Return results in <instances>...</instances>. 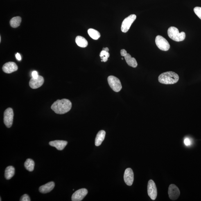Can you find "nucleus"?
Segmentation results:
<instances>
[{
  "instance_id": "obj_4",
  "label": "nucleus",
  "mask_w": 201,
  "mask_h": 201,
  "mask_svg": "<svg viewBox=\"0 0 201 201\" xmlns=\"http://www.w3.org/2000/svg\"><path fill=\"white\" fill-rule=\"evenodd\" d=\"M107 80L109 86L115 92H118L121 91L122 85L119 79L115 76H110Z\"/></svg>"
},
{
  "instance_id": "obj_26",
  "label": "nucleus",
  "mask_w": 201,
  "mask_h": 201,
  "mask_svg": "<svg viewBox=\"0 0 201 201\" xmlns=\"http://www.w3.org/2000/svg\"><path fill=\"white\" fill-rule=\"evenodd\" d=\"M184 143L186 146H190L191 144V142L189 138L186 137L184 140Z\"/></svg>"
},
{
  "instance_id": "obj_19",
  "label": "nucleus",
  "mask_w": 201,
  "mask_h": 201,
  "mask_svg": "<svg viewBox=\"0 0 201 201\" xmlns=\"http://www.w3.org/2000/svg\"><path fill=\"white\" fill-rule=\"evenodd\" d=\"M75 42L77 45L82 48L87 47L88 44V42L86 39L80 36H78L76 38Z\"/></svg>"
},
{
  "instance_id": "obj_12",
  "label": "nucleus",
  "mask_w": 201,
  "mask_h": 201,
  "mask_svg": "<svg viewBox=\"0 0 201 201\" xmlns=\"http://www.w3.org/2000/svg\"><path fill=\"white\" fill-rule=\"evenodd\" d=\"M44 82V78L42 76L39 75L38 78L37 79L31 78L29 82V85L32 89H37L41 87Z\"/></svg>"
},
{
  "instance_id": "obj_18",
  "label": "nucleus",
  "mask_w": 201,
  "mask_h": 201,
  "mask_svg": "<svg viewBox=\"0 0 201 201\" xmlns=\"http://www.w3.org/2000/svg\"><path fill=\"white\" fill-rule=\"evenodd\" d=\"M15 168L13 166L7 167L5 170V177L7 179H10L15 174Z\"/></svg>"
},
{
  "instance_id": "obj_7",
  "label": "nucleus",
  "mask_w": 201,
  "mask_h": 201,
  "mask_svg": "<svg viewBox=\"0 0 201 201\" xmlns=\"http://www.w3.org/2000/svg\"><path fill=\"white\" fill-rule=\"evenodd\" d=\"M136 18V16L132 14L125 18L122 23L121 30L123 33H126L129 31L131 26Z\"/></svg>"
},
{
  "instance_id": "obj_6",
  "label": "nucleus",
  "mask_w": 201,
  "mask_h": 201,
  "mask_svg": "<svg viewBox=\"0 0 201 201\" xmlns=\"http://www.w3.org/2000/svg\"><path fill=\"white\" fill-rule=\"evenodd\" d=\"M155 43L158 48L162 51H167L170 49L169 43L167 40L162 36L158 35L156 37Z\"/></svg>"
},
{
  "instance_id": "obj_13",
  "label": "nucleus",
  "mask_w": 201,
  "mask_h": 201,
  "mask_svg": "<svg viewBox=\"0 0 201 201\" xmlns=\"http://www.w3.org/2000/svg\"><path fill=\"white\" fill-rule=\"evenodd\" d=\"M18 66L15 63L8 62L5 64L3 66L2 70L4 72L10 73L17 71Z\"/></svg>"
},
{
  "instance_id": "obj_33",
  "label": "nucleus",
  "mask_w": 201,
  "mask_h": 201,
  "mask_svg": "<svg viewBox=\"0 0 201 201\" xmlns=\"http://www.w3.org/2000/svg\"><path fill=\"white\" fill-rule=\"evenodd\" d=\"M1 200H1H1H0V201H1Z\"/></svg>"
},
{
  "instance_id": "obj_5",
  "label": "nucleus",
  "mask_w": 201,
  "mask_h": 201,
  "mask_svg": "<svg viewBox=\"0 0 201 201\" xmlns=\"http://www.w3.org/2000/svg\"><path fill=\"white\" fill-rule=\"evenodd\" d=\"M14 112L11 108H9L5 110L4 113V123L8 128H10L13 124L14 119Z\"/></svg>"
},
{
  "instance_id": "obj_24",
  "label": "nucleus",
  "mask_w": 201,
  "mask_h": 201,
  "mask_svg": "<svg viewBox=\"0 0 201 201\" xmlns=\"http://www.w3.org/2000/svg\"><path fill=\"white\" fill-rule=\"evenodd\" d=\"M21 201H31V199H30L29 196L25 194L23 195L22 197H21L20 200Z\"/></svg>"
},
{
  "instance_id": "obj_9",
  "label": "nucleus",
  "mask_w": 201,
  "mask_h": 201,
  "mask_svg": "<svg viewBox=\"0 0 201 201\" xmlns=\"http://www.w3.org/2000/svg\"><path fill=\"white\" fill-rule=\"evenodd\" d=\"M168 193L170 198L173 200H177L180 195L178 188L173 184H170L169 187Z\"/></svg>"
},
{
  "instance_id": "obj_30",
  "label": "nucleus",
  "mask_w": 201,
  "mask_h": 201,
  "mask_svg": "<svg viewBox=\"0 0 201 201\" xmlns=\"http://www.w3.org/2000/svg\"><path fill=\"white\" fill-rule=\"evenodd\" d=\"M16 57L18 60L20 61L21 60V55L18 53H17L16 55Z\"/></svg>"
},
{
  "instance_id": "obj_3",
  "label": "nucleus",
  "mask_w": 201,
  "mask_h": 201,
  "mask_svg": "<svg viewBox=\"0 0 201 201\" xmlns=\"http://www.w3.org/2000/svg\"><path fill=\"white\" fill-rule=\"evenodd\" d=\"M168 35L170 39L177 42L183 41L186 38V34L184 32L179 33L178 30L174 27L168 28Z\"/></svg>"
},
{
  "instance_id": "obj_16",
  "label": "nucleus",
  "mask_w": 201,
  "mask_h": 201,
  "mask_svg": "<svg viewBox=\"0 0 201 201\" xmlns=\"http://www.w3.org/2000/svg\"><path fill=\"white\" fill-rule=\"evenodd\" d=\"M105 131L101 130L98 132L95 139V145L96 146H100L105 139Z\"/></svg>"
},
{
  "instance_id": "obj_14",
  "label": "nucleus",
  "mask_w": 201,
  "mask_h": 201,
  "mask_svg": "<svg viewBox=\"0 0 201 201\" xmlns=\"http://www.w3.org/2000/svg\"><path fill=\"white\" fill-rule=\"evenodd\" d=\"M49 144L51 146L55 147L57 150H63L67 145L68 142L66 141L56 140L50 142Z\"/></svg>"
},
{
  "instance_id": "obj_10",
  "label": "nucleus",
  "mask_w": 201,
  "mask_h": 201,
  "mask_svg": "<svg viewBox=\"0 0 201 201\" xmlns=\"http://www.w3.org/2000/svg\"><path fill=\"white\" fill-rule=\"evenodd\" d=\"M88 193V190L85 188H81L77 190L73 194L72 196V201H80L84 198Z\"/></svg>"
},
{
  "instance_id": "obj_23",
  "label": "nucleus",
  "mask_w": 201,
  "mask_h": 201,
  "mask_svg": "<svg viewBox=\"0 0 201 201\" xmlns=\"http://www.w3.org/2000/svg\"><path fill=\"white\" fill-rule=\"evenodd\" d=\"M194 11L199 18L201 19V7H196L194 9Z\"/></svg>"
},
{
  "instance_id": "obj_22",
  "label": "nucleus",
  "mask_w": 201,
  "mask_h": 201,
  "mask_svg": "<svg viewBox=\"0 0 201 201\" xmlns=\"http://www.w3.org/2000/svg\"><path fill=\"white\" fill-rule=\"evenodd\" d=\"M88 34L91 38L96 40L100 36V34L98 31L92 28H90L88 31Z\"/></svg>"
},
{
  "instance_id": "obj_8",
  "label": "nucleus",
  "mask_w": 201,
  "mask_h": 201,
  "mask_svg": "<svg viewBox=\"0 0 201 201\" xmlns=\"http://www.w3.org/2000/svg\"><path fill=\"white\" fill-rule=\"evenodd\" d=\"M148 193L152 200H155L157 196V190L155 182L152 179L149 181L148 183Z\"/></svg>"
},
{
  "instance_id": "obj_1",
  "label": "nucleus",
  "mask_w": 201,
  "mask_h": 201,
  "mask_svg": "<svg viewBox=\"0 0 201 201\" xmlns=\"http://www.w3.org/2000/svg\"><path fill=\"white\" fill-rule=\"evenodd\" d=\"M72 104L69 100L63 99L57 100L51 106V109L55 113L63 114L66 113L71 110Z\"/></svg>"
},
{
  "instance_id": "obj_28",
  "label": "nucleus",
  "mask_w": 201,
  "mask_h": 201,
  "mask_svg": "<svg viewBox=\"0 0 201 201\" xmlns=\"http://www.w3.org/2000/svg\"><path fill=\"white\" fill-rule=\"evenodd\" d=\"M120 53H121V56L125 57L127 55V52L126 50L125 49H122L120 51Z\"/></svg>"
},
{
  "instance_id": "obj_32",
  "label": "nucleus",
  "mask_w": 201,
  "mask_h": 201,
  "mask_svg": "<svg viewBox=\"0 0 201 201\" xmlns=\"http://www.w3.org/2000/svg\"><path fill=\"white\" fill-rule=\"evenodd\" d=\"M122 60H123V58H122Z\"/></svg>"
},
{
  "instance_id": "obj_27",
  "label": "nucleus",
  "mask_w": 201,
  "mask_h": 201,
  "mask_svg": "<svg viewBox=\"0 0 201 201\" xmlns=\"http://www.w3.org/2000/svg\"><path fill=\"white\" fill-rule=\"evenodd\" d=\"M32 78L35 79H37L38 78L39 75L38 74V72L37 71H34L32 73Z\"/></svg>"
},
{
  "instance_id": "obj_11",
  "label": "nucleus",
  "mask_w": 201,
  "mask_h": 201,
  "mask_svg": "<svg viewBox=\"0 0 201 201\" xmlns=\"http://www.w3.org/2000/svg\"><path fill=\"white\" fill-rule=\"evenodd\" d=\"M125 182L127 186H131L134 181V173L131 168L125 170L124 175Z\"/></svg>"
},
{
  "instance_id": "obj_21",
  "label": "nucleus",
  "mask_w": 201,
  "mask_h": 201,
  "mask_svg": "<svg viewBox=\"0 0 201 201\" xmlns=\"http://www.w3.org/2000/svg\"><path fill=\"white\" fill-rule=\"evenodd\" d=\"M21 18L20 17H15L12 18L10 21V26L12 27L16 28L18 27L21 24Z\"/></svg>"
},
{
  "instance_id": "obj_25",
  "label": "nucleus",
  "mask_w": 201,
  "mask_h": 201,
  "mask_svg": "<svg viewBox=\"0 0 201 201\" xmlns=\"http://www.w3.org/2000/svg\"><path fill=\"white\" fill-rule=\"evenodd\" d=\"M100 57L105 56L109 58V52L106 51L105 50H102L101 52L100 53Z\"/></svg>"
},
{
  "instance_id": "obj_15",
  "label": "nucleus",
  "mask_w": 201,
  "mask_h": 201,
  "mask_svg": "<svg viewBox=\"0 0 201 201\" xmlns=\"http://www.w3.org/2000/svg\"><path fill=\"white\" fill-rule=\"evenodd\" d=\"M54 182H51L39 187V190L40 193L43 194L48 193L52 190L55 187Z\"/></svg>"
},
{
  "instance_id": "obj_29",
  "label": "nucleus",
  "mask_w": 201,
  "mask_h": 201,
  "mask_svg": "<svg viewBox=\"0 0 201 201\" xmlns=\"http://www.w3.org/2000/svg\"><path fill=\"white\" fill-rule=\"evenodd\" d=\"M100 58L102 59L101 62H106L108 59V57L105 56H103L102 57H100Z\"/></svg>"
},
{
  "instance_id": "obj_20",
  "label": "nucleus",
  "mask_w": 201,
  "mask_h": 201,
  "mask_svg": "<svg viewBox=\"0 0 201 201\" xmlns=\"http://www.w3.org/2000/svg\"><path fill=\"white\" fill-rule=\"evenodd\" d=\"M24 166L25 168L29 171H33L35 168V162L31 159H27L24 163Z\"/></svg>"
},
{
  "instance_id": "obj_31",
  "label": "nucleus",
  "mask_w": 201,
  "mask_h": 201,
  "mask_svg": "<svg viewBox=\"0 0 201 201\" xmlns=\"http://www.w3.org/2000/svg\"><path fill=\"white\" fill-rule=\"evenodd\" d=\"M103 50H105V51H106L109 52V50L108 48L105 47V48H103Z\"/></svg>"
},
{
  "instance_id": "obj_2",
  "label": "nucleus",
  "mask_w": 201,
  "mask_h": 201,
  "mask_svg": "<svg viewBox=\"0 0 201 201\" xmlns=\"http://www.w3.org/2000/svg\"><path fill=\"white\" fill-rule=\"evenodd\" d=\"M179 77L177 74L172 71L167 72L159 75L158 81L161 84H173L178 81Z\"/></svg>"
},
{
  "instance_id": "obj_17",
  "label": "nucleus",
  "mask_w": 201,
  "mask_h": 201,
  "mask_svg": "<svg viewBox=\"0 0 201 201\" xmlns=\"http://www.w3.org/2000/svg\"><path fill=\"white\" fill-rule=\"evenodd\" d=\"M128 65L132 67L135 68L137 66V63L136 59L134 57H132L129 54L127 53L124 57Z\"/></svg>"
}]
</instances>
